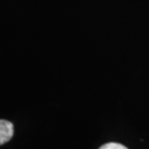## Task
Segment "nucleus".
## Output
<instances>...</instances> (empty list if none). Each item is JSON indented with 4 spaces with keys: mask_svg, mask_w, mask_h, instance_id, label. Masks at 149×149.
<instances>
[{
    "mask_svg": "<svg viewBox=\"0 0 149 149\" xmlns=\"http://www.w3.org/2000/svg\"><path fill=\"white\" fill-rule=\"evenodd\" d=\"M99 149H128L124 145L116 143V142H110V143H106L102 145Z\"/></svg>",
    "mask_w": 149,
    "mask_h": 149,
    "instance_id": "2",
    "label": "nucleus"
},
{
    "mask_svg": "<svg viewBox=\"0 0 149 149\" xmlns=\"http://www.w3.org/2000/svg\"><path fill=\"white\" fill-rule=\"evenodd\" d=\"M14 136V125L8 120L0 119V145L8 142Z\"/></svg>",
    "mask_w": 149,
    "mask_h": 149,
    "instance_id": "1",
    "label": "nucleus"
}]
</instances>
